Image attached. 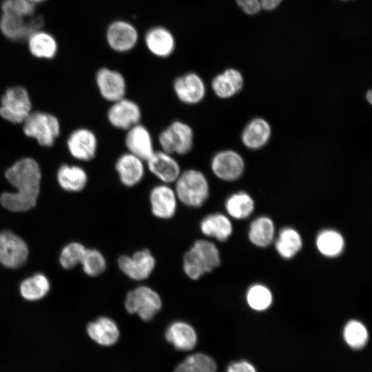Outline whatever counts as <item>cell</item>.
Masks as SVG:
<instances>
[{
	"mask_svg": "<svg viewBox=\"0 0 372 372\" xmlns=\"http://www.w3.org/2000/svg\"><path fill=\"white\" fill-rule=\"evenodd\" d=\"M5 177L17 192L3 193L1 205L14 212L33 208L39 194L41 177L37 163L30 158L21 159L6 170Z\"/></svg>",
	"mask_w": 372,
	"mask_h": 372,
	"instance_id": "obj_1",
	"label": "cell"
},
{
	"mask_svg": "<svg viewBox=\"0 0 372 372\" xmlns=\"http://www.w3.org/2000/svg\"><path fill=\"white\" fill-rule=\"evenodd\" d=\"M220 254L216 246L207 240H196L183 258V269L192 280H198L220 265Z\"/></svg>",
	"mask_w": 372,
	"mask_h": 372,
	"instance_id": "obj_2",
	"label": "cell"
},
{
	"mask_svg": "<svg viewBox=\"0 0 372 372\" xmlns=\"http://www.w3.org/2000/svg\"><path fill=\"white\" fill-rule=\"evenodd\" d=\"M174 183L178 200L188 207H199L209 197V182L200 170L188 169L181 172Z\"/></svg>",
	"mask_w": 372,
	"mask_h": 372,
	"instance_id": "obj_3",
	"label": "cell"
},
{
	"mask_svg": "<svg viewBox=\"0 0 372 372\" xmlns=\"http://www.w3.org/2000/svg\"><path fill=\"white\" fill-rule=\"evenodd\" d=\"M158 143L161 150L168 154L186 155L193 147V130L186 123L173 121L160 133Z\"/></svg>",
	"mask_w": 372,
	"mask_h": 372,
	"instance_id": "obj_4",
	"label": "cell"
},
{
	"mask_svg": "<svg viewBox=\"0 0 372 372\" xmlns=\"http://www.w3.org/2000/svg\"><path fill=\"white\" fill-rule=\"evenodd\" d=\"M127 311L137 314L143 320L153 318L161 309L162 300L158 293L147 286H140L128 292L125 301Z\"/></svg>",
	"mask_w": 372,
	"mask_h": 372,
	"instance_id": "obj_5",
	"label": "cell"
},
{
	"mask_svg": "<svg viewBox=\"0 0 372 372\" xmlns=\"http://www.w3.org/2000/svg\"><path fill=\"white\" fill-rule=\"evenodd\" d=\"M23 132L37 140L42 146H52L59 134V123L52 114L41 112L30 113L23 121Z\"/></svg>",
	"mask_w": 372,
	"mask_h": 372,
	"instance_id": "obj_6",
	"label": "cell"
},
{
	"mask_svg": "<svg viewBox=\"0 0 372 372\" xmlns=\"http://www.w3.org/2000/svg\"><path fill=\"white\" fill-rule=\"evenodd\" d=\"M31 102L27 90L21 86L8 88L1 98L0 115L14 123L23 122L30 114Z\"/></svg>",
	"mask_w": 372,
	"mask_h": 372,
	"instance_id": "obj_7",
	"label": "cell"
},
{
	"mask_svg": "<svg viewBox=\"0 0 372 372\" xmlns=\"http://www.w3.org/2000/svg\"><path fill=\"white\" fill-rule=\"evenodd\" d=\"M245 162L240 154L232 149L217 152L211 158V169L219 179L231 182L240 178L245 171Z\"/></svg>",
	"mask_w": 372,
	"mask_h": 372,
	"instance_id": "obj_8",
	"label": "cell"
},
{
	"mask_svg": "<svg viewBox=\"0 0 372 372\" xmlns=\"http://www.w3.org/2000/svg\"><path fill=\"white\" fill-rule=\"evenodd\" d=\"M43 24L41 16L28 17L3 14L0 19V29L5 37L13 41H20L38 31Z\"/></svg>",
	"mask_w": 372,
	"mask_h": 372,
	"instance_id": "obj_9",
	"label": "cell"
},
{
	"mask_svg": "<svg viewBox=\"0 0 372 372\" xmlns=\"http://www.w3.org/2000/svg\"><path fill=\"white\" fill-rule=\"evenodd\" d=\"M28 256L25 241L10 231L0 233V263L10 269L22 266Z\"/></svg>",
	"mask_w": 372,
	"mask_h": 372,
	"instance_id": "obj_10",
	"label": "cell"
},
{
	"mask_svg": "<svg viewBox=\"0 0 372 372\" xmlns=\"http://www.w3.org/2000/svg\"><path fill=\"white\" fill-rule=\"evenodd\" d=\"M155 265V258L147 249L138 251L132 256H121L118 260V265L121 271L134 280L147 278Z\"/></svg>",
	"mask_w": 372,
	"mask_h": 372,
	"instance_id": "obj_11",
	"label": "cell"
},
{
	"mask_svg": "<svg viewBox=\"0 0 372 372\" xmlns=\"http://www.w3.org/2000/svg\"><path fill=\"white\" fill-rule=\"evenodd\" d=\"M141 110L134 101L123 97L112 103L107 112V119L114 127L127 130L140 123Z\"/></svg>",
	"mask_w": 372,
	"mask_h": 372,
	"instance_id": "obj_12",
	"label": "cell"
},
{
	"mask_svg": "<svg viewBox=\"0 0 372 372\" xmlns=\"http://www.w3.org/2000/svg\"><path fill=\"white\" fill-rule=\"evenodd\" d=\"M173 88L178 100L187 105L199 103L206 94L203 80L194 72L177 77L174 81Z\"/></svg>",
	"mask_w": 372,
	"mask_h": 372,
	"instance_id": "obj_13",
	"label": "cell"
},
{
	"mask_svg": "<svg viewBox=\"0 0 372 372\" xmlns=\"http://www.w3.org/2000/svg\"><path fill=\"white\" fill-rule=\"evenodd\" d=\"M145 163L149 171L165 184L174 183L181 173L173 155L163 150L155 151Z\"/></svg>",
	"mask_w": 372,
	"mask_h": 372,
	"instance_id": "obj_14",
	"label": "cell"
},
{
	"mask_svg": "<svg viewBox=\"0 0 372 372\" xmlns=\"http://www.w3.org/2000/svg\"><path fill=\"white\" fill-rule=\"evenodd\" d=\"M174 189L163 183L154 187L149 193L152 212L156 217L168 219L174 216L177 207Z\"/></svg>",
	"mask_w": 372,
	"mask_h": 372,
	"instance_id": "obj_15",
	"label": "cell"
},
{
	"mask_svg": "<svg viewBox=\"0 0 372 372\" xmlns=\"http://www.w3.org/2000/svg\"><path fill=\"white\" fill-rule=\"evenodd\" d=\"M96 81L101 95L105 100L113 103L125 97L126 81L120 72L101 68L96 73Z\"/></svg>",
	"mask_w": 372,
	"mask_h": 372,
	"instance_id": "obj_16",
	"label": "cell"
},
{
	"mask_svg": "<svg viewBox=\"0 0 372 372\" xmlns=\"http://www.w3.org/2000/svg\"><path fill=\"white\" fill-rule=\"evenodd\" d=\"M125 145L128 152L138 156L145 162L155 152L149 131L140 123L127 130Z\"/></svg>",
	"mask_w": 372,
	"mask_h": 372,
	"instance_id": "obj_17",
	"label": "cell"
},
{
	"mask_svg": "<svg viewBox=\"0 0 372 372\" xmlns=\"http://www.w3.org/2000/svg\"><path fill=\"white\" fill-rule=\"evenodd\" d=\"M145 163L128 152L121 154L115 163V169L121 183L127 187L139 183L145 175Z\"/></svg>",
	"mask_w": 372,
	"mask_h": 372,
	"instance_id": "obj_18",
	"label": "cell"
},
{
	"mask_svg": "<svg viewBox=\"0 0 372 372\" xmlns=\"http://www.w3.org/2000/svg\"><path fill=\"white\" fill-rule=\"evenodd\" d=\"M67 143L70 154L76 159L90 161L96 155L97 139L95 134L87 129L81 128L74 131Z\"/></svg>",
	"mask_w": 372,
	"mask_h": 372,
	"instance_id": "obj_19",
	"label": "cell"
},
{
	"mask_svg": "<svg viewBox=\"0 0 372 372\" xmlns=\"http://www.w3.org/2000/svg\"><path fill=\"white\" fill-rule=\"evenodd\" d=\"M107 39L110 47L118 52H126L132 49L136 43L138 34L130 23L118 21L108 28Z\"/></svg>",
	"mask_w": 372,
	"mask_h": 372,
	"instance_id": "obj_20",
	"label": "cell"
},
{
	"mask_svg": "<svg viewBox=\"0 0 372 372\" xmlns=\"http://www.w3.org/2000/svg\"><path fill=\"white\" fill-rule=\"evenodd\" d=\"M243 84L244 79L241 73L232 68L216 75L211 83L213 92L222 99L234 96L242 90Z\"/></svg>",
	"mask_w": 372,
	"mask_h": 372,
	"instance_id": "obj_21",
	"label": "cell"
},
{
	"mask_svg": "<svg viewBox=\"0 0 372 372\" xmlns=\"http://www.w3.org/2000/svg\"><path fill=\"white\" fill-rule=\"evenodd\" d=\"M271 134L269 123L264 118H256L244 128L241 140L243 145L251 149H258L269 141Z\"/></svg>",
	"mask_w": 372,
	"mask_h": 372,
	"instance_id": "obj_22",
	"label": "cell"
},
{
	"mask_svg": "<svg viewBox=\"0 0 372 372\" xmlns=\"http://www.w3.org/2000/svg\"><path fill=\"white\" fill-rule=\"evenodd\" d=\"M165 338L176 349L190 351L196 344L197 335L194 329L189 324L176 321L167 327Z\"/></svg>",
	"mask_w": 372,
	"mask_h": 372,
	"instance_id": "obj_23",
	"label": "cell"
},
{
	"mask_svg": "<svg viewBox=\"0 0 372 372\" xmlns=\"http://www.w3.org/2000/svg\"><path fill=\"white\" fill-rule=\"evenodd\" d=\"M90 338L102 346H111L118 340L119 330L115 322L107 317H100L88 324Z\"/></svg>",
	"mask_w": 372,
	"mask_h": 372,
	"instance_id": "obj_24",
	"label": "cell"
},
{
	"mask_svg": "<svg viewBox=\"0 0 372 372\" xmlns=\"http://www.w3.org/2000/svg\"><path fill=\"white\" fill-rule=\"evenodd\" d=\"M145 43L150 52L160 57L169 56L175 46L173 35L163 27L149 30L145 35Z\"/></svg>",
	"mask_w": 372,
	"mask_h": 372,
	"instance_id": "obj_25",
	"label": "cell"
},
{
	"mask_svg": "<svg viewBox=\"0 0 372 372\" xmlns=\"http://www.w3.org/2000/svg\"><path fill=\"white\" fill-rule=\"evenodd\" d=\"M202 233L219 241H225L232 233V225L224 214L216 213L205 216L200 222Z\"/></svg>",
	"mask_w": 372,
	"mask_h": 372,
	"instance_id": "obj_26",
	"label": "cell"
},
{
	"mask_svg": "<svg viewBox=\"0 0 372 372\" xmlns=\"http://www.w3.org/2000/svg\"><path fill=\"white\" fill-rule=\"evenodd\" d=\"M57 180L64 190L76 192L85 187L87 176L85 171L79 166L63 165L58 171Z\"/></svg>",
	"mask_w": 372,
	"mask_h": 372,
	"instance_id": "obj_27",
	"label": "cell"
},
{
	"mask_svg": "<svg viewBox=\"0 0 372 372\" xmlns=\"http://www.w3.org/2000/svg\"><path fill=\"white\" fill-rule=\"evenodd\" d=\"M28 39L29 50L34 56L52 59L56 54L57 43L50 34L38 30L32 33Z\"/></svg>",
	"mask_w": 372,
	"mask_h": 372,
	"instance_id": "obj_28",
	"label": "cell"
},
{
	"mask_svg": "<svg viewBox=\"0 0 372 372\" xmlns=\"http://www.w3.org/2000/svg\"><path fill=\"white\" fill-rule=\"evenodd\" d=\"M50 282L42 273H36L25 278L20 285L22 297L29 301H35L43 298L50 290Z\"/></svg>",
	"mask_w": 372,
	"mask_h": 372,
	"instance_id": "obj_29",
	"label": "cell"
},
{
	"mask_svg": "<svg viewBox=\"0 0 372 372\" xmlns=\"http://www.w3.org/2000/svg\"><path fill=\"white\" fill-rule=\"evenodd\" d=\"M273 236L274 225L268 217H259L250 225L249 238L255 245L265 247L271 243Z\"/></svg>",
	"mask_w": 372,
	"mask_h": 372,
	"instance_id": "obj_30",
	"label": "cell"
},
{
	"mask_svg": "<svg viewBox=\"0 0 372 372\" xmlns=\"http://www.w3.org/2000/svg\"><path fill=\"white\" fill-rule=\"evenodd\" d=\"M316 246L322 255L333 258L339 256L342 252L344 240L339 232L332 229H325L318 235Z\"/></svg>",
	"mask_w": 372,
	"mask_h": 372,
	"instance_id": "obj_31",
	"label": "cell"
},
{
	"mask_svg": "<svg viewBox=\"0 0 372 372\" xmlns=\"http://www.w3.org/2000/svg\"><path fill=\"white\" fill-rule=\"evenodd\" d=\"M228 214L236 219H243L251 215L254 209L252 198L245 192L230 195L225 201Z\"/></svg>",
	"mask_w": 372,
	"mask_h": 372,
	"instance_id": "obj_32",
	"label": "cell"
},
{
	"mask_svg": "<svg viewBox=\"0 0 372 372\" xmlns=\"http://www.w3.org/2000/svg\"><path fill=\"white\" fill-rule=\"evenodd\" d=\"M302 247V239L297 231L292 228H285L279 234L276 242V249L285 258L293 257Z\"/></svg>",
	"mask_w": 372,
	"mask_h": 372,
	"instance_id": "obj_33",
	"label": "cell"
},
{
	"mask_svg": "<svg viewBox=\"0 0 372 372\" xmlns=\"http://www.w3.org/2000/svg\"><path fill=\"white\" fill-rule=\"evenodd\" d=\"M343 336L346 343L354 349L363 348L368 341V331L360 321L353 320L347 323L344 328Z\"/></svg>",
	"mask_w": 372,
	"mask_h": 372,
	"instance_id": "obj_34",
	"label": "cell"
},
{
	"mask_svg": "<svg viewBox=\"0 0 372 372\" xmlns=\"http://www.w3.org/2000/svg\"><path fill=\"white\" fill-rule=\"evenodd\" d=\"M247 301L251 309L263 311L271 304L272 294L265 286L259 284L254 285L247 291Z\"/></svg>",
	"mask_w": 372,
	"mask_h": 372,
	"instance_id": "obj_35",
	"label": "cell"
},
{
	"mask_svg": "<svg viewBox=\"0 0 372 372\" xmlns=\"http://www.w3.org/2000/svg\"><path fill=\"white\" fill-rule=\"evenodd\" d=\"M81 263L83 271L90 276L100 275L106 267L105 259L103 254L94 249H86Z\"/></svg>",
	"mask_w": 372,
	"mask_h": 372,
	"instance_id": "obj_36",
	"label": "cell"
},
{
	"mask_svg": "<svg viewBox=\"0 0 372 372\" xmlns=\"http://www.w3.org/2000/svg\"><path fill=\"white\" fill-rule=\"evenodd\" d=\"M86 249L79 242H71L62 249L59 262L65 269H70L81 262Z\"/></svg>",
	"mask_w": 372,
	"mask_h": 372,
	"instance_id": "obj_37",
	"label": "cell"
},
{
	"mask_svg": "<svg viewBox=\"0 0 372 372\" xmlns=\"http://www.w3.org/2000/svg\"><path fill=\"white\" fill-rule=\"evenodd\" d=\"M3 14L28 17L34 15V4L28 0H3Z\"/></svg>",
	"mask_w": 372,
	"mask_h": 372,
	"instance_id": "obj_38",
	"label": "cell"
},
{
	"mask_svg": "<svg viewBox=\"0 0 372 372\" xmlns=\"http://www.w3.org/2000/svg\"><path fill=\"white\" fill-rule=\"evenodd\" d=\"M238 6L248 14H255L262 9H275L282 0H236Z\"/></svg>",
	"mask_w": 372,
	"mask_h": 372,
	"instance_id": "obj_39",
	"label": "cell"
},
{
	"mask_svg": "<svg viewBox=\"0 0 372 372\" xmlns=\"http://www.w3.org/2000/svg\"><path fill=\"white\" fill-rule=\"evenodd\" d=\"M195 372H216V364L210 356L198 353L187 358Z\"/></svg>",
	"mask_w": 372,
	"mask_h": 372,
	"instance_id": "obj_40",
	"label": "cell"
},
{
	"mask_svg": "<svg viewBox=\"0 0 372 372\" xmlns=\"http://www.w3.org/2000/svg\"><path fill=\"white\" fill-rule=\"evenodd\" d=\"M227 372H256V371L251 364L245 360H242L229 364Z\"/></svg>",
	"mask_w": 372,
	"mask_h": 372,
	"instance_id": "obj_41",
	"label": "cell"
},
{
	"mask_svg": "<svg viewBox=\"0 0 372 372\" xmlns=\"http://www.w3.org/2000/svg\"><path fill=\"white\" fill-rule=\"evenodd\" d=\"M174 372H194L188 361L185 359L180 363L175 369Z\"/></svg>",
	"mask_w": 372,
	"mask_h": 372,
	"instance_id": "obj_42",
	"label": "cell"
},
{
	"mask_svg": "<svg viewBox=\"0 0 372 372\" xmlns=\"http://www.w3.org/2000/svg\"><path fill=\"white\" fill-rule=\"evenodd\" d=\"M366 98L367 99V101L371 103L372 102V92L371 90H369L367 92H366Z\"/></svg>",
	"mask_w": 372,
	"mask_h": 372,
	"instance_id": "obj_43",
	"label": "cell"
},
{
	"mask_svg": "<svg viewBox=\"0 0 372 372\" xmlns=\"http://www.w3.org/2000/svg\"><path fill=\"white\" fill-rule=\"evenodd\" d=\"M28 1H30V2H32V3H33L34 4L35 3H41V2H43L44 1H45V0H28Z\"/></svg>",
	"mask_w": 372,
	"mask_h": 372,
	"instance_id": "obj_44",
	"label": "cell"
}]
</instances>
